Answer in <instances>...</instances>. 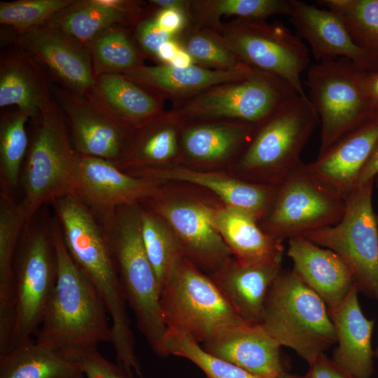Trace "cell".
Wrapping results in <instances>:
<instances>
[{
  "label": "cell",
  "mask_w": 378,
  "mask_h": 378,
  "mask_svg": "<svg viewBox=\"0 0 378 378\" xmlns=\"http://www.w3.org/2000/svg\"><path fill=\"white\" fill-rule=\"evenodd\" d=\"M50 230L57 258V281L35 342L76 362L97 350L99 344L111 343V326L100 295L69 254L59 223L54 220Z\"/></svg>",
  "instance_id": "cell-1"
},
{
  "label": "cell",
  "mask_w": 378,
  "mask_h": 378,
  "mask_svg": "<svg viewBox=\"0 0 378 378\" xmlns=\"http://www.w3.org/2000/svg\"><path fill=\"white\" fill-rule=\"evenodd\" d=\"M141 205L121 206L100 220L116 265L127 306L139 330L158 353L167 330L160 288L142 241Z\"/></svg>",
  "instance_id": "cell-2"
},
{
  "label": "cell",
  "mask_w": 378,
  "mask_h": 378,
  "mask_svg": "<svg viewBox=\"0 0 378 378\" xmlns=\"http://www.w3.org/2000/svg\"><path fill=\"white\" fill-rule=\"evenodd\" d=\"M261 326L308 363L337 343L323 300L291 270H281L267 293Z\"/></svg>",
  "instance_id": "cell-3"
},
{
  "label": "cell",
  "mask_w": 378,
  "mask_h": 378,
  "mask_svg": "<svg viewBox=\"0 0 378 378\" xmlns=\"http://www.w3.org/2000/svg\"><path fill=\"white\" fill-rule=\"evenodd\" d=\"M318 121L309 99L299 97L257 127L234 163L235 176L279 186L302 161L300 153Z\"/></svg>",
  "instance_id": "cell-4"
},
{
  "label": "cell",
  "mask_w": 378,
  "mask_h": 378,
  "mask_svg": "<svg viewBox=\"0 0 378 378\" xmlns=\"http://www.w3.org/2000/svg\"><path fill=\"white\" fill-rule=\"evenodd\" d=\"M66 122L55 99L37 122L22 172L21 203L28 223L43 204L74 194L78 154Z\"/></svg>",
  "instance_id": "cell-5"
},
{
  "label": "cell",
  "mask_w": 378,
  "mask_h": 378,
  "mask_svg": "<svg viewBox=\"0 0 378 378\" xmlns=\"http://www.w3.org/2000/svg\"><path fill=\"white\" fill-rule=\"evenodd\" d=\"M365 72L344 58L321 61L308 68L309 99L321 126L318 155L378 109Z\"/></svg>",
  "instance_id": "cell-6"
},
{
  "label": "cell",
  "mask_w": 378,
  "mask_h": 378,
  "mask_svg": "<svg viewBox=\"0 0 378 378\" xmlns=\"http://www.w3.org/2000/svg\"><path fill=\"white\" fill-rule=\"evenodd\" d=\"M167 328L202 344L220 332L246 323L210 276L185 258L160 293Z\"/></svg>",
  "instance_id": "cell-7"
},
{
  "label": "cell",
  "mask_w": 378,
  "mask_h": 378,
  "mask_svg": "<svg viewBox=\"0 0 378 378\" xmlns=\"http://www.w3.org/2000/svg\"><path fill=\"white\" fill-rule=\"evenodd\" d=\"M205 29L241 62L283 79L302 97L309 99L300 78L309 67V50L282 23L234 18Z\"/></svg>",
  "instance_id": "cell-8"
},
{
  "label": "cell",
  "mask_w": 378,
  "mask_h": 378,
  "mask_svg": "<svg viewBox=\"0 0 378 378\" xmlns=\"http://www.w3.org/2000/svg\"><path fill=\"white\" fill-rule=\"evenodd\" d=\"M299 97L286 81L256 70L248 78L220 84L174 103L172 109L185 121L223 120L258 126Z\"/></svg>",
  "instance_id": "cell-9"
},
{
  "label": "cell",
  "mask_w": 378,
  "mask_h": 378,
  "mask_svg": "<svg viewBox=\"0 0 378 378\" xmlns=\"http://www.w3.org/2000/svg\"><path fill=\"white\" fill-rule=\"evenodd\" d=\"M374 181L356 187L345 198V210L335 225L304 237L337 254L352 272L359 293L378 297V225L372 206Z\"/></svg>",
  "instance_id": "cell-10"
},
{
  "label": "cell",
  "mask_w": 378,
  "mask_h": 378,
  "mask_svg": "<svg viewBox=\"0 0 378 378\" xmlns=\"http://www.w3.org/2000/svg\"><path fill=\"white\" fill-rule=\"evenodd\" d=\"M345 204L344 197L314 177L301 161L279 186L270 211L258 223L272 239L283 243L337 224Z\"/></svg>",
  "instance_id": "cell-11"
},
{
  "label": "cell",
  "mask_w": 378,
  "mask_h": 378,
  "mask_svg": "<svg viewBox=\"0 0 378 378\" xmlns=\"http://www.w3.org/2000/svg\"><path fill=\"white\" fill-rule=\"evenodd\" d=\"M57 258L50 230L32 229L20 239L14 261L15 323L11 349L38 328L54 290Z\"/></svg>",
  "instance_id": "cell-12"
},
{
  "label": "cell",
  "mask_w": 378,
  "mask_h": 378,
  "mask_svg": "<svg viewBox=\"0 0 378 378\" xmlns=\"http://www.w3.org/2000/svg\"><path fill=\"white\" fill-rule=\"evenodd\" d=\"M204 199L164 183L143 206L161 216L176 236L185 257L211 274L233 255L208 220Z\"/></svg>",
  "instance_id": "cell-13"
},
{
  "label": "cell",
  "mask_w": 378,
  "mask_h": 378,
  "mask_svg": "<svg viewBox=\"0 0 378 378\" xmlns=\"http://www.w3.org/2000/svg\"><path fill=\"white\" fill-rule=\"evenodd\" d=\"M163 183L133 176L113 162L78 154L74 195L102 218L113 214L119 206L144 204Z\"/></svg>",
  "instance_id": "cell-14"
},
{
  "label": "cell",
  "mask_w": 378,
  "mask_h": 378,
  "mask_svg": "<svg viewBox=\"0 0 378 378\" xmlns=\"http://www.w3.org/2000/svg\"><path fill=\"white\" fill-rule=\"evenodd\" d=\"M15 42L62 88L85 96L94 85L95 75L88 46L60 29L47 22L17 34Z\"/></svg>",
  "instance_id": "cell-15"
},
{
  "label": "cell",
  "mask_w": 378,
  "mask_h": 378,
  "mask_svg": "<svg viewBox=\"0 0 378 378\" xmlns=\"http://www.w3.org/2000/svg\"><path fill=\"white\" fill-rule=\"evenodd\" d=\"M126 172L164 183H183L204 188L215 195L224 204L250 214L258 222L270 211L279 187L253 183L237 176L202 170L182 164Z\"/></svg>",
  "instance_id": "cell-16"
},
{
  "label": "cell",
  "mask_w": 378,
  "mask_h": 378,
  "mask_svg": "<svg viewBox=\"0 0 378 378\" xmlns=\"http://www.w3.org/2000/svg\"><path fill=\"white\" fill-rule=\"evenodd\" d=\"M52 91L71 130L76 151L118 162L131 129L113 120L85 96L57 86H52Z\"/></svg>",
  "instance_id": "cell-17"
},
{
  "label": "cell",
  "mask_w": 378,
  "mask_h": 378,
  "mask_svg": "<svg viewBox=\"0 0 378 378\" xmlns=\"http://www.w3.org/2000/svg\"><path fill=\"white\" fill-rule=\"evenodd\" d=\"M290 20L318 62L344 58L363 71L378 70V54L358 46L342 19L326 8L291 0Z\"/></svg>",
  "instance_id": "cell-18"
},
{
  "label": "cell",
  "mask_w": 378,
  "mask_h": 378,
  "mask_svg": "<svg viewBox=\"0 0 378 378\" xmlns=\"http://www.w3.org/2000/svg\"><path fill=\"white\" fill-rule=\"evenodd\" d=\"M257 127L234 120L185 121L178 164H189L199 169L234 163L251 141Z\"/></svg>",
  "instance_id": "cell-19"
},
{
  "label": "cell",
  "mask_w": 378,
  "mask_h": 378,
  "mask_svg": "<svg viewBox=\"0 0 378 378\" xmlns=\"http://www.w3.org/2000/svg\"><path fill=\"white\" fill-rule=\"evenodd\" d=\"M378 141V109L306 164L310 174L344 198L356 187L364 165Z\"/></svg>",
  "instance_id": "cell-20"
},
{
  "label": "cell",
  "mask_w": 378,
  "mask_h": 378,
  "mask_svg": "<svg viewBox=\"0 0 378 378\" xmlns=\"http://www.w3.org/2000/svg\"><path fill=\"white\" fill-rule=\"evenodd\" d=\"M256 70L248 64L234 69L222 70L197 64L178 67L143 64L123 75L163 101L168 99L174 104L214 86L248 78Z\"/></svg>",
  "instance_id": "cell-21"
},
{
  "label": "cell",
  "mask_w": 378,
  "mask_h": 378,
  "mask_svg": "<svg viewBox=\"0 0 378 378\" xmlns=\"http://www.w3.org/2000/svg\"><path fill=\"white\" fill-rule=\"evenodd\" d=\"M209 354L258 378H276L285 370L281 346L261 324L233 326L202 344Z\"/></svg>",
  "instance_id": "cell-22"
},
{
  "label": "cell",
  "mask_w": 378,
  "mask_h": 378,
  "mask_svg": "<svg viewBox=\"0 0 378 378\" xmlns=\"http://www.w3.org/2000/svg\"><path fill=\"white\" fill-rule=\"evenodd\" d=\"M282 261L246 262L234 257L209 274L237 315L248 324H260L271 286Z\"/></svg>",
  "instance_id": "cell-23"
},
{
  "label": "cell",
  "mask_w": 378,
  "mask_h": 378,
  "mask_svg": "<svg viewBox=\"0 0 378 378\" xmlns=\"http://www.w3.org/2000/svg\"><path fill=\"white\" fill-rule=\"evenodd\" d=\"M359 290L353 285L342 303L328 310L336 337L332 360L354 378H371L374 372L372 337L375 323L363 314Z\"/></svg>",
  "instance_id": "cell-24"
},
{
  "label": "cell",
  "mask_w": 378,
  "mask_h": 378,
  "mask_svg": "<svg viewBox=\"0 0 378 378\" xmlns=\"http://www.w3.org/2000/svg\"><path fill=\"white\" fill-rule=\"evenodd\" d=\"M54 100L44 69L18 44L1 53L0 106H15L29 119L40 120Z\"/></svg>",
  "instance_id": "cell-25"
},
{
  "label": "cell",
  "mask_w": 378,
  "mask_h": 378,
  "mask_svg": "<svg viewBox=\"0 0 378 378\" xmlns=\"http://www.w3.org/2000/svg\"><path fill=\"white\" fill-rule=\"evenodd\" d=\"M287 255L293 272L325 302L328 310L339 306L355 284L349 266L332 251L304 237L288 239Z\"/></svg>",
  "instance_id": "cell-26"
},
{
  "label": "cell",
  "mask_w": 378,
  "mask_h": 378,
  "mask_svg": "<svg viewBox=\"0 0 378 378\" xmlns=\"http://www.w3.org/2000/svg\"><path fill=\"white\" fill-rule=\"evenodd\" d=\"M184 120L174 109L131 129L120 159L122 171L178 164Z\"/></svg>",
  "instance_id": "cell-27"
},
{
  "label": "cell",
  "mask_w": 378,
  "mask_h": 378,
  "mask_svg": "<svg viewBox=\"0 0 378 378\" xmlns=\"http://www.w3.org/2000/svg\"><path fill=\"white\" fill-rule=\"evenodd\" d=\"M204 213L233 257L246 262L282 261V242L272 239L250 214L220 201L203 200Z\"/></svg>",
  "instance_id": "cell-28"
},
{
  "label": "cell",
  "mask_w": 378,
  "mask_h": 378,
  "mask_svg": "<svg viewBox=\"0 0 378 378\" xmlns=\"http://www.w3.org/2000/svg\"><path fill=\"white\" fill-rule=\"evenodd\" d=\"M85 97L129 129L135 128L165 111L162 99L121 74L97 76Z\"/></svg>",
  "instance_id": "cell-29"
},
{
  "label": "cell",
  "mask_w": 378,
  "mask_h": 378,
  "mask_svg": "<svg viewBox=\"0 0 378 378\" xmlns=\"http://www.w3.org/2000/svg\"><path fill=\"white\" fill-rule=\"evenodd\" d=\"M148 13L137 1L74 0L48 22L86 44L111 27H134Z\"/></svg>",
  "instance_id": "cell-30"
},
{
  "label": "cell",
  "mask_w": 378,
  "mask_h": 378,
  "mask_svg": "<svg viewBox=\"0 0 378 378\" xmlns=\"http://www.w3.org/2000/svg\"><path fill=\"white\" fill-rule=\"evenodd\" d=\"M28 223L22 203L0 199V339L12 338L15 322L14 261L22 228Z\"/></svg>",
  "instance_id": "cell-31"
},
{
  "label": "cell",
  "mask_w": 378,
  "mask_h": 378,
  "mask_svg": "<svg viewBox=\"0 0 378 378\" xmlns=\"http://www.w3.org/2000/svg\"><path fill=\"white\" fill-rule=\"evenodd\" d=\"M0 378H85L77 363L35 342L0 354Z\"/></svg>",
  "instance_id": "cell-32"
},
{
  "label": "cell",
  "mask_w": 378,
  "mask_h": 378,
  "mask_svg": "<svg viewBox=\"0 0 378 378\" xmlns=\"http://www.w3.org/2000/svg\"><path fill=\"white\" fill-rule=\"evenodd\" d=\"M140 220L144 249L161 293L186 257L174 232L161 216L141 206Z\"/></svg>",
  "instance_id": "cell-33"
},
{
  "label": "cell",
  "mask_w": 378,
  "mask_h": 378,
  "mask_svg": "<svg viewBox=\"0 0 378 378\" xmlns=\"http://www.w3.org/2000/svg\"><path fill=\"white\" fill-rule=\"evenodd\" d=\"M95 78L106 74H124L143 64L146 58L130 29L115 25L98 34L86 43Z\"/></svg>",
  "instance_id": "cell-34"
},
{
  "label": "cell",
  "mask_w": 378,
  "mask_h": 378,
  "mask_svg": "<svg viewBox=\"0 0 378 378\" xmlns=\"http://www.w3.org/2000/svg\"><path fill=\"white\" fill-rule=\"evenodd\" d=\"M291 0H191L190 24L209 28L224 16L235 18L267 20L276 15H290Z\"/></svg>",
  "instance_id": "cell-35"
},
{
  "label": "cell",
  "mask_w": 378,
  "mask_h": 378,
  "mask_svg": "<svg viewBox=\"0 0 378 378\" xmlns=\"http://www.w3.org/2000/svg\"><path fill=\"white\" fill-rule=\"evenodd\" d=\"M29 118L19 110L1 114L0 119L1 195H10L16 188L28 151L26 122Z\"/></svg>",
  "instance_id": "cell-36"
},
{
  "label": "cell",
  "mask_w": 378,
  "mask_h": 378,
  "mask_svg": "<svg viewBox=\"0 0 378 378\" xmlns=\"http://www.w3.org/2000/svg\"><path fill=\"white\" fill-rule=\"evenodd\" d=\"M157 354L184 358L197 365L206 378H258L209 354L201 344L172 328H167Z\"/></svg>",
  "instance_id": "cell-37"
},
{
  "label": "cell",
  "mask_w": 378,
  "mask_h": 378,
  "mask_svg": "<svg viewBox=\"0 0 378 378\" xmlns=\"http://www.w3.org/2000/svg\"><path fill=\"white\" fill-rule=\"evenodd\" d=\"M337 14L358 46L378 54V0H320Z\"/></svg>",
  "instance_id": "cell-38"
},
{
  "label": "cell",
  "mask_w": 378,
  "mask_h": 378,
  "mask_svg": "<svg viewBox=\"0 0 378 378\" xmlns=\"http://www.w3.org/2000/svg\"><path fill=\"white\" fill-rule=\"evenodd\" d=\"M176 41L197 65L214 69L229 70L246 64L207 29L189 24L177 36Z\"/></svg>",
  "instance_id": "cell-39"
},
{
  "label": "cell",
  "mask_w": 378,
  "mask_h": 378,
  "mask_svg": "<svg viewBox=\"0 0 378 378\" xmlns=\"http://www.w3.org/2000/svg\"><path fill=\"white\" fill-rule=\"evenodd\" d=\"M74 0H17L0 2V23L22 34L49 22Z\"/></svg>",
  "instance_id": "cell-40"
},
{
  "label": "cell",
  "mask_w": 378,
  "mask_h": 378,
  "mask_svg": "<svg viewBox=\"0 0 378 378\" xmlns=\"http://www.w3.org/2000/svg\"><path fill=\"white\" fill-rule=\"evenodd\" d=\"M134 37L146 57L158 62V56L161 46L170 41L176 39L177 36L162 29L156 22L153 11L145 15L134 26Z\"/></svg>",
  "instance_id": "cell-41"
},
{
  "label": "cell",
  "mask_w": 378,
  "mask_h": 378,
  "mask_svg": "<svg viewBox=\"0 0 378 378\" xmlns=\"http://www.w3.org/2000/svg\"><path fill=\"white\" fill-rule=\"evenodd\" d=\"M76 363L85 378H130L120 365L105 358L97 349L85 354Z\"/></svg>",
  "instance_id": "cell-42"
},
{
  "label": "cell",
  "mask_w": 378,
  "mask_h": 378,
  "mask_svg": "<svg viewBox=\"0 0 378 378\" xmlns=\"http://www.w3.org/2000/svg\"><path fill=\"white\" fill-rule=\"evenodd\" d=\"M158 24L166 31L178 36L190 24L189 15L180 10L167 8L153 10Z\"/></svg>",
  "instance_id": "cell-43"
},
{
  "label": "cell",
  "mask_w": 378,
  "mask_h": 378,
  "mask_svg": "<svg viewBox=\"0 0 378 378\" xmlns=\"http://www.w3.org/2000/svg\"><path fill=\"white\" fill-rule=\"evenodd\" d=\"M309 364L305 378H354L323 354Z\"/></svg>",
  "instance_id": "cell-44"
},
{
  "label": "cell",
  "mask_w": 378,
  "mask_h": 378,
  "mask_svg": "<svg viewBox=\"0 0 378 378\" xmlns=\"http://www.w3.org/2000/svg\"><path fill=\"white\" fill-rule=\"evenodd\" d=\"M378 174V141L358 176L356 187L374 181Z\"/></svg>",
  "instance_id": "cell-45"
},
{
  "label": "cell",
  "mask_w": 378,
  "mask_h": 378,
  "mask_svg": "<svg viewBox=\"0 0 378 378\" xmlns=\"http://www.w3.org/2000/svg\"><path fill=\"white\" fill-rule=\"evenodd\" d=\"M191 0H150L149 4L154 10L158 9H177L190 15ZM190 18V15H189Z\"/></svg>",
  "instance_id": "cell-46"
},
{
  "label": "cell",
  "mask_w": 378,
  "mask_h": 378,
  "mask_svg": "<svg viewBox=\"0 0 378 378\" xmlns=\"http://www.w3.org/2000/svg\"><path fill=\"white\" fill-rule=\"evenodd\" d=\"M368 88L375 102L378 104V70L365 71Z\"/></svg>",
  "instance_id": "cell-47"
},
{
  "label": "cell",
  "mask_w": 378,
  "mask_h": 378,
  "mask_svg": "<svg viewBox=\"0 0 378 378\" xmlns=\"http://www.w3.org/2000/svg\"><path fill=\"white\" fill-rule=\"evenodd\" d=\"M276 378H305L304 377H301L296 374H290L286 371L283 372L281 374H280L278 377Z\"/></svg>",
  "instance_id": "cell-48"
},
{
  "label": "cell",
  "mask_w": 378,
  "mask_h": 378,
  "mask_svg": "<svg viewBox=\"0 0 378 378\" xmlns=\"http://www.w3.org/2000/svg\"><path fill=\"white\" fill-rule=\"evenodd\" d=\"M377 302H378V297H377ZM374 356H376L377 358L378 359V344H377V349H376V350L374 351Z\"/></svg>",
  "instance_id": "cell-49"
},
{
  "label": "cell",
  "mask_w": 378,
  "mask_h": 378,
  "mask_svg": "<svg viewBox=\"0 0 378 378\" xmlns=\"http://www.w3.org/2000/svg\"><path fill=\"white\" fill-rule=\"evenodd\" d=\"M374 183L376 184V186L378 189V174L376 176V177L374 178Z\"/></svg>",
  "instance_id": "cell-50"
},
{
  "label": "cell",
  "mask_w": 378,
  "mask_h": 378,
  "mask_svg": "<svg viewBox=\"0 0 378 378\" xmlns=\"http://www.w3.org/2000/svg\"><path fill=\"white\" fill-rule=\"evenodd\" d=\"M376 217H377V225H378V214H377Z\"/></svg>",
  "instance_id": "cell-51"
}]
</instances>
